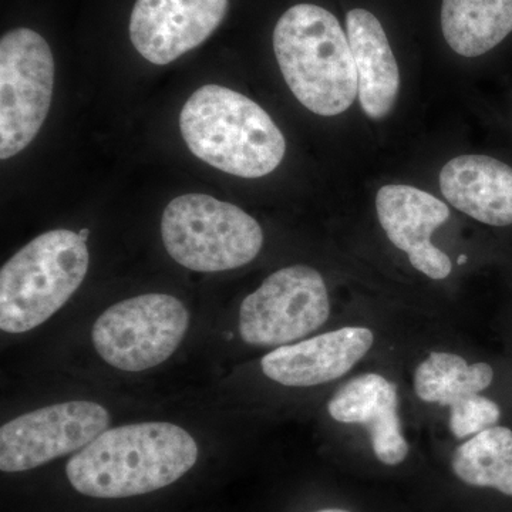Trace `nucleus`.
Masks as SVG:
<instances>
[{
	"label": "nucleus",
	"mask_w": 512,
	"mask_h": 512,
	"mask_svg": "<svg viewBox=\"0 0 512 512\" xmlns=\"http://www.w3.org/2000/svg\"><path fill=\"white\" fill-rule=\"evenodd\" d=\"M316 512H350L348 510H342V508H326V510H320Z\"/></svg>",
	"instance_id": "nucleus-20"
},
{
	"label": "nucleus",
	"mask_w": 512,
	"mask_h": 512,
	"mask_svg": "<svg viewBox=\"0 0 512 512\" xmlns=\"http://www.w3.org/2000/svg\"><path fill=\"white\" fill-rule=\"evenodd\" d=\"M373 343L375 335L369 328L346 326L266 353L262 372L286 387L320 386L348 375Z\"/></svg>",
	"instance_id": "nucleus-12"
},
{
	"label": "nucleus",
	"mask_w": 512,
	"mask_h": 512,
	"mask_svg": "<svg viewBox=\"0 0 512 512\" xmlns=\"http://www.w3.org/2000/svg\"><path fill=\"white\" fill-rule=\"evenodd\" d=\"M180 131L195 157L235 177H265L285 157L284 134L269 114L217 84L192 93L180 113Z\"/></svg>",
	"instance_id": "nucleus-2"
},
{
	"label": "nucleus",
	"mask_w": 512,
	"mask_h": 512,
	"mask_svg": "<svg viewBox=\"0 0 512 512\" xmlns=\"http://www.w3.org/2000/svg\"><path fill=\"white\" fill-rule=\"evenodd\" d=\"M376 211L387 238L414 269L434 281L451 274L450 258L431 244L433 232L450 217L447 204L412 185L390 184L377 192Z\"/></svg>",
	"instance_id": "nucleus-11"
},
{
	"label": "nucleus",
	"mask_w": 512,
	"mask_h": 512,
	"mask_svg": "<svg viewBox=\"0 0 512 512\" xmlns=\"http://www.w3.org/2000/svg\"><path fill=\"white\" fill-rule=\"evenodd\" d=\"M79 234H80V237H82L83 239H86V241H87V237H89V235H90V229L84 228V229H82V231L79 232Z\"/></svg>",
	"instance_id": "nucleus-21"
},
{
	"label": "nucleus",
	"mask_w": 512,
	"mask_h": 512,
	"mask_svg": "<svg viewBox=\"0 0 512 512\" xmlns=\"http://www.w3.org/2000/svg\"><path fill=\"white\" fill-rule=\"evenodd\" d=\"M330 316L325 279L316 269H279L248 295L239 309V335L247 345H291L322 328Z\"/></svg>",
	"instance_id": "nucleus-8"
},
{
	"label": "nucleus",
	"mask_w": 512,
	"mask_h": 512,
	"mask_svg": "<svg viewBox=\"0 0 512 512\" xmlns=\"http://www.w3.org/2000/svg\"><path fill=\"white\" fill-rule=\"evenodd\" d=\"M451 470L470 487L512 500V430L497 424L470 437L454 450Z\"/></svg>",
	"instance_id": "nucleus-18"
},
{
	"label": "nucleus",
	"mask_w": 512,
	"mask_h": 512,
	"mask_svg": "<svg viewBox=\"0 0 512 512\" xmlns=\"http://www.w3.org/2000/svg\"><path fill=\"white\" fill-rule=\"evenodd\" d=\"M55 60L45 37L19 28L0 40V158L35 140L52 104Z\"/></svg>",
	"instance_id": "nucleus-7"
},
{
	"label": "nucleus",
	"mask_w": 512,
	"mask_h": 512,
	"mask_svg": "<svg viewBox=\"0 0 512 512\" xmlns=\"http://www.w3.org/2000/svg\"><path fill=\"white\" fill-rule=\"evenodd\" d=\"M444 198L488 227H512V165L490 156H461L440 173Z\"/></svg>",
	"instance_id": "nucleus-14"
},
{
	"label": "nucleus",
	"mask_w": 512,
	"mask_h": 512,
	"mask_svg": "<svg viewBox=\"0 0 512 512\" xmlns=\"http://www.w3.org/2000/svg\"><path fill=\"white\" fill-rule=\"evenodd\" d=\"M501 407L490 397L477 394L460 406L450 409V430L458 440L470 439L481 431L497 426Z\"/></svg>",
	"instance_id": "nucleus-19"
},
{
	"label": "nucleus",
	"mask_w": 512,
	"mask_h": 512,
	"mask_svg": "<svg viewBox=\"0 0 512 512\" xmlns=\"http://www.w3.org/2000/svg\"><path fill=\"white\" fill-rule=\"evenodd\" d=\"M165 251L195 272H222L254 261L264 232L237 205L207 194H185L165 208L161 218Z\"/></svg>",
	"instance_id": "nucleus-5"
},
{
	"label": "nucleus",
	"mask_w": 512,
	"mask_h": 512,
	"mask_svg": "<svg viewBox=\"0 0 512 512\" xmlns=\"http://www.w3.org/2000/svg\"><path fill=\"white\" fill-rule=\"evenodd\" d=\"M110 423L100 404L76 400L22 414L0 429V470L22 473L82 450Z\"/></svg>",
	"instance_id": "nucleus-9"
},
{
	"label": "nucleus",
	"mask_w": 512,
	"mask_h": 512,
	"mask_svg": "<svg viewBox=\"0 0 512 512\" xmlns=\"http://www.w3.org/2000/svg\"><path fill=\"white\" fill-rule=\"evenodd\" d=\"M228 0H137L130 39L148 62L165 66L202 45L225 18Z\"/></svg>",
	"instance_id": "nucleus-10"
},
{
	"label": "nucleus",
	"mask_w": 512,
	"mask_h": 512,
	"mask_svg": "<svg viewBox=\"0 0 512 512\" xmlns=\"http://www.w3.org/2000/svg\"><path fill=\"white\" fill-rule=\"evenodd\" d=\"M190 326L184 303L165 293H147L106 309L93 326L94 348L107 365L144 372L164 363Z\"/></svg>",
	"instance_id": "nucleus-6"
},
{
	"label": "nucleus",
	"mask_w": 512,
	"mask_h": 512,
	"mask_svg": "<svg viewBox=\"0 0 512 512\" xmlns=\"http://www.w3.org/2000/svg\"><path fill=\"white\" fill-rule=\"evenodd\" d=\"M86 239L70 229H53L30 241L0 271V329L25 333L74 295L89 269Z\"/></svg>",
	"instance_id": "nucleus-4"
},
{
	"label": "nucleus",
	"mask_w": 512,
	"mask_h": 512,
	"mask_svg": "<svg viewBox=\"0 0 512 512\" xmlns=\"http://www.w3.org/2000/svg\"><path fill=\"white\" fill-rule=\"evenodd\" d=\"M333 420L365 427L373 453L386 466H399L409 456L399 417L396 384L377 373L353 377L328 403Z\"/></svg>",
	"instance_id": "nucleus-13"
},
{
	"label": "nucleus",
	"mask_w": 512,
	"mask_h": 512,
	"mask_svg": "<svg viewBox=\"0 0 512 512\" xmlns=\"http://www.w3.org/2000/svg\"><path fill=\"white\" fill-rule=\"evenodd\" d=\"M441 29L457 55H487L512 35V0H443Z\"/></svg>",
	"instance_id": "nucleus-16"
},
{
	"label": "nucleus",
	"mask_w": 512,
	"mask_h": 512,
	"mask_svg": "<svg viewBox=\"0 0 512 512\" xmlns=\"http://www.w3.org/2000/svg\"><path fill=\"white\" fill-rule=\"evenodd\" d=\"M274 50L286 84L301 104L323 117L349 110L359 94L348 35L329 10L301 3L276 23Z\"/></svg>",
	"instance_id": "nucleus-3"
},
{
	"label": "nucleus",
	"mask_w": 512,
	"mask_h": 512,
	"mask_svg": "<svg viewBox=\"0 0 512 512\" xmlns=\"http://www.w3.org/2000/svg\"><path fill=\"white\" fill-rule=\"evenodd\" d=\"M494 382L488 363H468L456 353L433 352L414 372V392L424 403L460 406L487 390Z\"/></svg>",
	"instance_id": "nucleus-17"
},
{
	"label": "nucleus",
	"mask_w": 512,
	"mask_h": 512,
	"mask_svg": "<svg viewBox=\"0 0 512 512\" xmlns=\"http://www.w3.org/2000/svg\"><path fill=\"white\" fill-rule=\"evenodd\" d=\"M467 261V256H460V258H458V264H464V262Z\"/></svg>",
	"instance_id": "nucleus-22"
},
{
	"label": "nucleus",
	"mask_w": 512,
	"mask_h": 512,
	"mask_svg": "<svg viewBox=\"0 0 512 512\" xmlns=\"http://www.w3.org/2000/svg\"><path fill=\"white\" fill-rule=\"evenodd\" d=\"M197 460V441L187 430L146 421L103 431L70 458L66 476L77 493L113 500L168 487Z\"/></svg>",
	"instance_id": "nucleus-1"
},
{
	"label": "nucleus",
	"mask_w": 512,
	"mask_h": 512,
	"mask_svg": "<svg viewBox=\"0 0 512 512\" xmlns=\"http://www.w3.org/2000/svg\"><path fill=\"white\" fill-rule=\"evenodd\" d=\"M346 28L357 83L360 106L373 120L384 119L396 104L400 72L382 23L366 9H352L346 15Z\"/></svg>",
	"instance_id": "nucleus-15"
}]
</instances>
